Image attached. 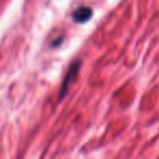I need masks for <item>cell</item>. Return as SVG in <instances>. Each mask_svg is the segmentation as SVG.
<instances>
[{"instance_id":"7a4b0ae2","label":"cell","mask_w":159,"mask_h":159,"mask_svg":"<svg viewBox=\"0 0 159 159\" xmlns=\"http://www.w3.org/2000/svg\"><path fill=\"white\" fill-rule=\"evenodd\" d=\"M93 16V9L87 6H80L73 11L72 19L76 23H85Z\"/></svg>"},{"instance_id":"3957f363","label":"cell","mask_w":159,"mask_h":159,"mask_svg":"<svg viewBox=\"0 0 159 159\" xmlns=\"http://www.w3.org/2000/svg\"><path fill=\"white\" fill-rule=\"evenodd\" d=\"M63 40H64L63 36H59L58 38H56L55 40H52V42H51V46H52V47H59L60 45L63 43Z\"/></svg>"},{"instance_id":"6da1fadb","label":"cell","mask_w":159,"mask_h":159,"mask_svg":"<svg viewBox=\"0 0 159 159\" xmlns=\"http://www.w3.org/2000/svg\"><path fill=\"white\" fill-rule=\"evenodd\" d=\"M81 66H82V60L81 59L74 60V61L70 64L68 72H66V76H64V79H63V82H62V84H61V89H60V93H59V100H61L62 98L66 96V92H68L69 85H70V83L76 77V75L79 74L80 70H81Z\"/></svg>"}]
</instances>
